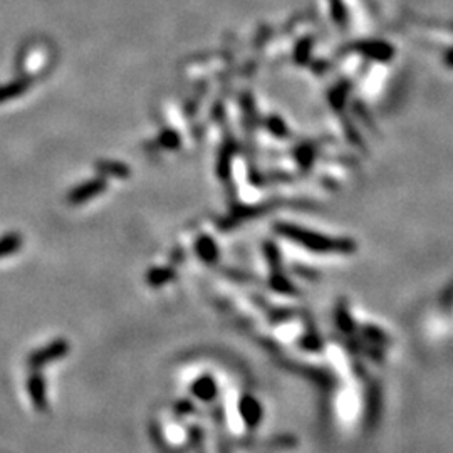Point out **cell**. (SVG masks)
<instances>
[{"label":"cell","mask_w":453,"mask_h":453,"mask_svg":"<svg viewBox=\"0 0 453 453\" xmlns=\"http://www.w3.org/2000/svg\"><path fill=\"white\" fill-rule=\"evenodd\" d=\"M66 351H68V344H66V341H56V343L50 344V346H46L42 348V350L32 352L29 361H27V365L34 368V370H39V368L48 365V363L54 361V359L63 358Z\"/></svg>","instance_id":"1"},{"label":"cell","mask_w":453,"mask_h":453,"mask_svg":"<svg viewBox=\"0 0 453 453\" xmlns=\"http://www.w3.org/2000/svg\"><path fill=\"white\" fill-rule=\"evenodd\" d=\"M27 388H29V394L30 398H32V403L42 412V410L46 408V403H48V400H46V385L44 381H42V378L37 376V374L30 376Z\"/></svg>","instance_id":"2"},{"label":"cell","mask_w":453,"mask_h":453,"mask_svg":"<svg viewBox=\"0 0 453 453\" xmlns=\"http://www.w3.org/2000/svg\"><path fill=\"white\" fill-rule=\"evenodd\" d=\"M19 243H21V239L19 237H6L0 240V257L3 255H9L12 252L17 250Z\"/></svg>","instance_id":"3"}]
</instances>
